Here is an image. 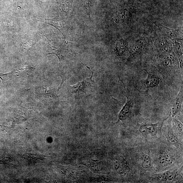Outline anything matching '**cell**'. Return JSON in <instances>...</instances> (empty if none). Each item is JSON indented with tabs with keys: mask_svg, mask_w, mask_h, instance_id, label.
I'll return each instance as SVG.
<instances>
[{
	"mask_svg": "<svg viewBox=\"0 0 183 183\" xmlns=\"http://www.w3.org/2000/svg\"><path fill=\"white\" fill-rule=\"evenodd\" d=\"M140 164L143 168L148 169L152 166V162L150 157L149 155L143 154L140 157Z\"/></svg>",
	"mask_w": 183,
	"mask_h": 183,
	"instance_id": "cell-15",
	"label": "cell"
},
{
	"mask_svg": "<svg viewBox=\"0 0 183 183\" xmlns=\"http://www.w3.org/2000/svg\"><path fill=\"white\" fill-rule=\"evenodd\" d=\"M63 41L60 39H51L48 41V52L50 54H54L58 57L60 61L63 60L66 54Z\"/></svg>",
	"mask_w": 183,
	"mask_h": 183,
	"instance_id": "cell-1",
	"label": "cell"
},
{
	"mask_svg": "<svg viewBox=\"0 0 183 183\" xmlns=\"http://www.w3.org/2000/svg\"><path fill=\"white\" fill-rule=\"evenodd\" d=\"M177 176V173L175 171H167L163 173L159 174L158 177L160 179L167 182H171L176 178Z\"/></svg>",
	"mask_w": 183,
	"mask_h": 183,
	"instance_id": "cell-13",
	"label": "cell"
},
{
	"mask_svg": "<svg viewBox=\"0 0 183 183\" xmlns=\"http://www.w3.org/2000/svg\"><path fill=\"white\" fill-rule=\"evenodd\" d=\"M167 138L168 140L176 147H180L181 144L176 135L171 130H169L167 134Z\"/></svg>",
	"mask_w": 183,
	"mask_h": 183,
	"instance_id": "cell-16",
	"label": "cell"
},
{
	"mask_svg": "<svg viewBox=\"0 0 183 183\" xmlns=\"http://www.w3.org/2000/svg\"><path fill=\"white\" fill-rule=\"evenodd\" d=\"M117 171L120 174L125 175L130 171V167L128 162L124 160L123 162L117 161L115 165Z\"/></svg>",
	"mask_w": 183,
	"mask_h": 183,
	"instance_id": "cell-10",
	"label": "cell"
},
{
	"mask_svg": "<svg viewBox=\"0 0 183 183\" xmlns=\"http://www.w3.org/2000/svg\"><path fill=\"white\" fill-rule=\"evenodd\" d=\"M144 42L142 40L139 39L135 41L130 48L131 54L133 55L140 53L144 48Z\"/></svg>",
	"mask_w": 183,
	"mask_h": 183,
	"instance_id": "cell-12",
	"label": "cell"
},
{
	"mask_svg": "<svg viewBox=\"0 0 183 183\" xmlns=\"http://www.w3.org/2000/svg\"><path fill=\"white\" fill-rule=\"evenodd\" d=\"M183 101V88L181 87L178 94L176 98L175 102L171 109V113L173 116L176 115L180 111L182 108Z\"/></svg>",
	"mask_w": 183,
	"mask_h": 183,
	"instance_id": "cell-7",
	"label": "cell"
},
{
	"mask_svg": "<svg viewBox=\"0 0 183 183\" xmlns=\"http://www.w3.org/2000/svg\"><path fill=\"white\" fill-rule=\"evenodd\" d=\"M82 1L85 8L89 11L90 8L91 0H82Z\"/></svg>",
	"mask_w": 183,
	"mask_h": 183,
	"instance_id": "cell-20",
	"label": "cell"
},
{
	"mask_svg": "<svg viewBox=\"0 0 183 183\" xmlns=\"http://www.w3.org/2000/svg\"><path fill=\"white\" fill-rule=\"evenodd\" d=\"M127 98L126 102L118 115V119L119 121H125L128 118L131 110L133 105L134 102L132 99L129 97H127Z\"/></svg>",
	"mask_w": 183,
	"mask_h": 183,
	"instance_id": "cell-5",
	"label": "cell"
},
{
	"mask_svg": "<svg viewBox=\"0 0 183 183\" xmlns=\"http://www.w3.org/2000/svg\"><path fill=\"white\" fill-rule=\"evenodd\" d=\"M158 161L160 164L165 166L170 165L173 161V159L165 151L160 152L158 157Z\"/></svg>",
	"mask_w": 183,
	"mask_h": 183,
	"instance_id": "cell-9",
	"label": "cell"
},
{
	"mask_svg": "<svg viewBox=\"0 0 183 183\" xmlns=\"http://www.w3.org/2000/svg\"><path fill=\"white\" fill-rule=\"evenodd\" d=\"M126 47L123 42H119L116 45V51L119 56H121L125 53L126 50Z\"/></svg>",
	"mask_w": 183,
	"mask_h": 183,
	"instance_id": "cell-17",
	"label": "cell"
},
{
	"mask_svg": "<svg viewBox=\"0 0 183 183\" xmlns=\"http://www.w3.org/2000/svg\"><path fill=\"white\" fill-rule=\"evenodd\" d=\"M12 76H13V72L6 73V74L0 73V78L2 80L3 84L7 81H9Z\"/></svg>",
	"mask_w": 183,
	"mask_h": 183,
	"instance_id": "cell-18",
	"label": "cell"
},
{
	"mask_svg": "<svg viewBox=\"0 0 183 183\" xmlns=\"http://www.w3.org/2000/svg\"><path fill=\"white\" fill-rule=\"evenodd\" d=\"M174 121L179 133L182 134L183 131V125L182 123L180 121H179L176 118H174Z\"/></svg>",
	"mask_w": 183,
	"mask_h": 183,
	"instance_id": "cell-19",
	"label": "cell"
},
{
	"mask_svg": "<svg viewBox=\"0 0 183 183\" xmlns=\"http://www.w3.org/2000/svg\"><path fill=\"white\" fill-rule=\"evenodd\" d=\"M163 121L159 122L156 123H145L143 124L140 125L139 128V132L144 135H151L156 136L158 133L161 131L162 125H163Z\"/></svg>",
	"mask_w": 183,
	"mask_h": 183,
	"instance_id": "cell-3",
	"label": "cell"
},
{
	"mask_svg": "<svg viewBox=\"0 0 183 183\" xmlns=\"http://www.w3.org/2000/svg\"><path fill=\"white\" fill-rule=\"evenodd\" d=\"M174 48L178 58L181 69L183 70V45L174 41Z\"/></svg>",
	"mask_w": 183,
	"mask_h": 183,
	"instance_id": "cell-14",
	"label": "cell"
},
{
	"mask_svg": "<svg viewBox=\"0 0 183 183\" xmlns=\"http://www.w3.org/2000/svg\"><path fill=\"white\" fill-rule=\"evenodd\" d=\"M147 73V76L144 81V85L148 89L157 88L159 85L160 79L156 75L149 72L146 70L144 69Z\"/></svg>",
	"mask_w": 183,
	"mask_h": 183,
	"instance_id": "cell-4",
	"label": "cell"
},
{
	"mask_svg": "<svg viewBox=\"0 0 183 183\" xmlns=\"http://www.w3.org/2000/svg\"><path fill=\"white\" fill-rule=\"evenodd\" d=\"M159 26L163 32H164L169 37L172 38L173 39H182V35L181 34V33L179 30L170 29L162 25H160Z\"/></svg>",
	"mask_w": 183,
	"mask_h": 183,
	"instance_id": "cell-8",
	"label": "cell"
},
{
	"mask_svg": "<svg viewBox=\"0 0 183 183\" xmlns=\"http://www.w3.org/2000/svg\"><path fill=\"white\" fill-rule=\"evenodd\" d=\"M84 65L85 64H84ZM92 72L91 76L90 78L83 80V81L79 82L76 84L70 86V90L72 93H85L89 89H90L93 86L94 81L92 80L93 72L91 70L90 68L85 65Z\"/></svg>",
	"mask_w": 183,
	"mask_h": 183,
	"instance_id": "cell-2",
	"label": "cell"
},
{
	"mask_svg": "<svg viewBox=\"0 0 183 183\" xmlns=\"http://www.w3.org/2000/svg\"><path fill=\"white\" fill-rule=\"evenodd\" d=\"M160 59L163 64L167 67H170L174 64L175 57L171 52H163L160 56Z\"/></svg>",
	"mask_w": 183,
	"mask_h": 183,
	"instance_id": "cell-11",
	"label": "cell"
},
{
	"mask_svg": "<svg viewBox=\"0 0 183 183\" xmlns=\"http://www.w3.org/2000/svg\"><path fill=\"white\" fill-rule=\"evenodd\" d=\"M42 22L52 26L62 33V28L66 26V22L60 17H56L53 18L42 20Z\"/></svg>",
	"mask_w": 183,
	"mask_h": 183,
	"instance_id": "cell-6",
	"label": "cell"
}]
</instances>
